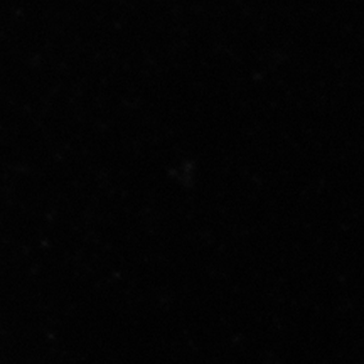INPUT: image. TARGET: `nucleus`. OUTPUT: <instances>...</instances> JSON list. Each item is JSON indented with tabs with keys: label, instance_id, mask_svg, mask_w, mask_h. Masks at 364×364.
<instances>
[]
</instances>
